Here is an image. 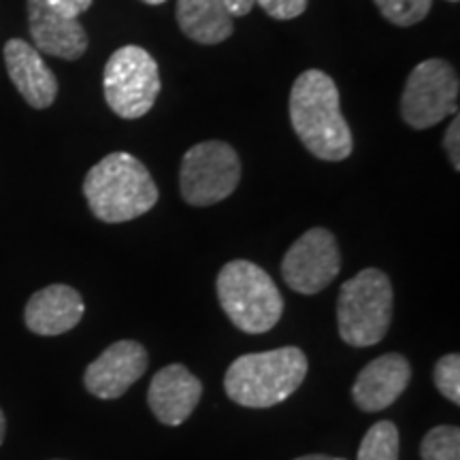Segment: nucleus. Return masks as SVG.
Returning <instances> with one entry per match:
<instances>
[{
	"label": "nucleus",
	"mask_w": 460,
	"mask_h": 460,
	"mask_svg": "<svg viewBox=\"0 0 460 460\" xmlns=\"http://www.w3.org/2000/svg\"><path fill=\"white\" fill-rule=\"evenodd\" d=\"M290 122L315 158L339 163L352 154V130L341 113L339 90L324 71L309 68L298 75L290 92Z\"/></svg>",
	"instance_id": "1"
},
{
	"label": "nucleus",
	"mask_w": 460,
	"mask_h": 460,
	"mask_svg": "<svg viewBox=\"0 0 460 460\" xmlns=\"http://www.w3.org/2000/svg\"><path fill=\"white\" fill-rule=\"evenodd\" d=\"M84 197L101 222L122 224L154 209L158 203V186L139 158L113 152L88 171Z\"/></svg>",
	"instance_id": "2"
},
{
	"label": "nucleus",
	"mask_w": 460,
	"mask_h": 460,
	"mask_svg": "<svg viewBox=\"0 0 460 460\" xmlns=\"http://www.w3.org/2000/svg\"><path fill=\"white\" fill-rule=\"evenodd\" d=\"M307 371V356L295 345L271 352L243 354L228 367L224 388L237 405L267 410L295 394Z\"/></svg>",
	"instance_id": "3"
},
{
	"label": "nucleus",
	"mask_w": 460,
	"mask_h": 460,
	"mask_svg": "<svg viewBox=\"0 0 460 460\" xmlns=\"http://www.w3.org/2000/svg\"><path fill=\"white\" fill-rule=\"evenodd\" d=\"M216 288L228 320L250 335L271 331L284 314V298L271 275L250 261L224 264Z\"/></svg>",
	"instance_id": "4"
},
{
	"label": "nucleus",
	"mask_w": 460,
	"mask_h": 460,
	"mask_svg": "<svg viewBox=\"0 0 460 460\" xmlns=\"http://www.w3.org/2000/svg\"><path fill=\"white\" fill-rule=\"evenodd\" d=\"M393 305L394 292L388 275L379 269H365L339 290V335L354 348L379 343L393 322Z\"/></svg>",
	"instance_id": "5"
},
{
	"label": "nucleus",
	"mask_w": 460,
	"mask_h": 460,
	"mask_svg": "<svg viewBox=\"0 0 460 460\" xmlns=\"http://www.w3.org/2000/svg\"><path fill=\"white\" fill-rule=\"evenodd\" d=\"M105 101L115 115L139 119L156 105L160 94V73L152 54L139 45H124L107 60Z\"/></svg>",
	"instance_id": "6"
},
{
	"label": "nucleus",
	"mask_w": 460,
	"mask_h": 460,
	"mask_svg": "<svg viewBox=\"0 0 460 460\" xmlns=\"http://www.w3.org/2000/svg\"><path fill=\"white\" fill-rule=\"evenodd\" d=\"M241 181V160L228 143L203 141L181 160L180 190L188 205L209 207L228 199Z\"/></svg>",
	"instance_id": "7"
},
{
	"label": "nucleus",
	"mask_w": 460,
	"mask_h": 460,
	"mask_svg": "<svg viewBox=\"0 0 460 460\" xmlns=\"http://www.w3.org/2000/svg\"><path fill=\"white\" fill-rule=\"evenodd\" d=\"M458 75L450 62L430 58L407 77L401 96V115L411 128L427 130L458 113Z\"/></svg>",
	"instance_id": "8"
},
{
	"label": "nucleus",
	"mask_w": 460,
	"mask_h": 460,
	"mask_svg": "<svg viewBox=\"0 0 460 460\" xmlns=\"http://www.w3.org/2000/svg\"><path fill=\"white\" fill-rule=\"evenodd\" d=\"M341 269L337 239L326 228H312L298 237L281 261L284 281L301 295H318Z\"/></svg>",
	"instance_id": "9"
},
{
	"label": "nucleus",
	"mask_w": 460,
	"mask_h": 460,
	"mask_svg": "<svg viewBox=\"0 0 460 460\" xmlns=\"http://www.w3.org/2000/svg\"><path fill=\"white\" fill-rule=\"evenodd\" d=\"M147 369V352L139 341L122 339L102 352L85 369L84 384L90 394L99 399H119Z\"/></svg>",
	"instance_id": "10"
},
{
	"label": "nucleus",
	"mask_w": 460,
	"mask_h": 460,
	"mask_svg": "<svg viewBox=\"0 0 460 460\" xmlns=\"http://www.w3.org/2000/svg\"><path fill=\"white\" fill-rule=\"evenodd\" d=\"M28 28L34 49L62 60H77L88 49V34L77 17L51 9L45 0H28Z\"/></svg>",
	"instance_id": "11"
},
{
	"label": "nucleus",
	"mask_w": 460,
	"mask_h": 460,
	"mask_svg": "<svg viewBox=\"0 0 460 460\" xmlns=\"http://www.w3.org/2000/svg\"><path fill=\"white\" fill-rule=\"evenodd\" d=\"M203 384L183 365H169L154 376L147 390L149 410L166 427H180L197 410Z\"/></svg>",
	"instance_id": "12"
},
{
	"label": "nucleus",
	"mask_w": 460,
	"mask_h": 460,
	"mask_svg": "<svg viewBox=\"0 0 460 460\" xmlns=\"http://www.w3.org/2000/svg\"><path fill=\"white\" fill-rule=\"evenodd\" d=\"M4 65L11 82L28 105L34 109H48L58 96V79L45 65L41 51L24 39H11L4 45Z\"/></svg>",
	"instance_id": "13"
},
{
	"label": "nucleus",
	"mask_w": 460,
	"mask_h": 460,
	"mask_svg": "<svg viewBox=\"0 0 460 460\" xmlns=\"http://www.w3.org/2000/svg\"><path fill=\"white\" fill-rule=\"evenodd\" d=\"M411 365L401 354H384L371 360L356 377L352 399L362 411H382L405 393Z\"/></svg>",
	"instance_id": "14"
},
{
	"label": "nucleus",
	"mask_w": 460,
	"mask_h": 460,
	"mask_svg": "<svg viewBox=\"0 0 460 460\" xmlns=\"http://www.w3.org/2000/svg\"><path fill=\"white\" fill-rule=\"evenodd\" d=\"M84 312V298L75 288L54 284L34 292L24 309V320L34 335L56 337L73 331L82 322Z\"/></svg>",
	"instance_id": "15"
},
{
	"label": "nucleus",
	"mask_w": 460,
	"mask_h": 460,
	"mask_svg": "<svg viewBox=\"0 0 460 460\" xmlns=\"http://www.w3.org/2000/svg\"><path fill=\"white\" fill-rule=\"evenodd\" d=\"M177 24L188 39L217 45L233 34V15L222 0H177Z\"/></svg>",
	"instance_id": "16"
},
{
	"label": "nucleus",
	"mask_w": 460,
	"mask_h": 460,
	"mask_svg": "<svg viewBox=\"0 0 460 460\" xmlns=\"http://www.w3.org/2000/svg\"><path fill=\"white\" fill-rule=\"evenodd\" d=\"M399 429L390 420H382L362 437L356 460H399Z\"/></svg>",
	"instance_id": "17"
},
{
	"label": "nucleus",
	"mask_w": 460,
	"mask_h": 460,
	"mask_svg": "<svg viewBox=\"0 0 460 460\" xmlns=\"http://www.w3.org/2000/svg\"><path fill=\"white\" fill-rule=\"evenodd\" d=\"M422 460H460V430L458 427H435L429 430L420 446Z\"/></svg>",
	"instance_id": "18"
},
{
	"label": "nucleus",
	"mask_w": 460,
	"mask_h": 460,
	"mask_svg": "<svg viewBox=\"0 0 460 460\" xmlns=\"http://www.w3.org/2000/svg\"><path fill=\"white\" fill-rule=\"evenodd\" d=\"M379 13L394 26H413L429 15L433 0H376Z\"/></svg>",
	"instance_id": "19"
},
{
	"label": "nucleus",
	"mask_w": 460,
	"mask_h": 460,
	"mask_svg": "<svg viewBox=\"0 0 460 460\" xmlns=\"http://www.w3.org/2000/svg\"><path fill=\"white\" fill-rule=\"evenodd\" d=\"M435 386L447 401L454 405H460V356L458 354H446L444 358L435 365L433 371Z\"/></svg>",
	"instance_id": "20"
},
{
	"label": "nucleus",
	"mask_w": 460,
	"mask_h": 460,
	"mask_svg": "<svg viewBox=\"0 0 460 460\" xmlns=\"http://www.w3.org/2000/svg\"><path fill=\"white\" fill-rule=\"evenodd\" d=\"M254 3L261 4L264 13L281 22L295 20V17L303 15L305 9H307V0H254Z\"/></svg>",
	"instance_id": "21"
},
{
	"label": "nucleus",
	"mask_w": 460,
	"mask_h": 460,
	"mask_svg": "<svg viewBox=\"0 0 460 460\" xmlns=\"http://www.w3.org/2000/svg\"><path fill=\"white\" fill-rule=\"evenodd\" d=\"M447 158L454 164V169H460V119L454 118L450 128L446 132V139H444Z\"/></svg>",
	"instance_id": "22"
},
{
	"label": "nucleus",
	"mask_w": 460,
	"mask_h": 460,
	"mask_svg": "<svg viewBox=\"0 0 460 460\" xmlns=\"http://www.w3.org/2000/svg\"><path fill=\"white\" fill-rule=\"evenodd\" d=\"M51 9L68 17H79L92 7V0H45Z\"/></svg>",
	"instance_id": "23"
},
{
	"label": "nucleus",
	"mask_w": 460,
	"mask_h": 460,
	"mask_svg": "<svg viewBox=\"0 0 460 460\" xmlns=\"http://www.w3.org/2000/svg\"><path fill=\"white\" fill-rule=\"evenodd\" d=\"M224 4H226V9L230 11V15L233 17H243L247 13H252V9H254V0H222Z\"/></svg>",
	"instance_id": "24"
},
{
	"label": "nucleus",
	"mask_w": 460,
	"mask_h": 460,
	"mask_svg": "<svg viewBox=\"0 0 460 460\" xmlns=\"http://www.w3.org/2000/svg\"><path fill=\"white\" fill-rule=\"evenodd\" d=\"M4 433H7V420H4V413L0 410V444L4 441Z\"/></svg>",
	"instance_id": "25"
},
{
	"label": "nucleus",
	"mask_w": 460,
	"mask_h": 460,
	"mask_svg": "<svg viewBox=\"0 0 460 460\" xmlns=\"http://www.w3.org/2000/svg\"><path fill=\"white\" fill-rule=\"evenodd\" d=\"M295 460H331V456H326V454H307V456H298Z\"/></svg>",
	"instance_id": "26"
},
{
	"label": "nucleus",
	"mask_w": 460,
	"mask_h": 460,
	"mask_svg": "<svg viewBox=\"0 0 460 460\" xmlns=\"http://www.w3.org/2000/svg\"><path fill=\"white\" fill-rule=\"evenodd\" d=\"M143 3H147V4H163V3H166V0H143Z\"/></svg>",
	"instance_id": "27"
},
{
	"label": "nucleus",
	"mask_w": 460,
	"mask_h": 460,
	"mask_svg": "<svg viewBox=\"0 0 460 460\" xmlns=\"http://www.w3.org/2000/svg\"><path fill=\"white\" fill-rule=\"evenodd\" d=\"M331 460H345V458H331Z\"/></svg>",
	"instance_id": "28"
},
{
	"label": "nucleus",
	"mask_w": 460,
	"mask_h": 460,
	"mask_svg": "<svg viewBox=\"0 0 460 460\" xmlns=\"http://www.w3.org/2000/svg\"><path fill=\"white\" fill-rule=\"evenodd\" d=\"M450 3H458V0H450Z\"/></svg>",
	"instance_id": "29"
}]
</instances>
